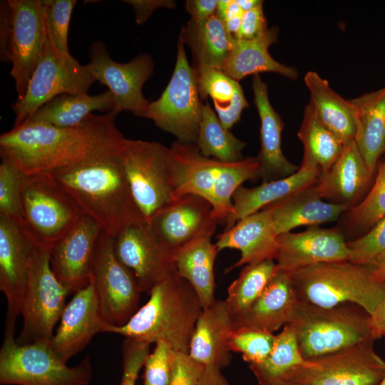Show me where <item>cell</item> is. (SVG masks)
<instances>
[{
    "mask_svg": "<svg viewBox=\"0 0 385 385\" xmlns=\"http://www.w3.org/2000/svg\"><path fill=\"white\" fill-rule=\"evenodd\" d=\"M111 113L89 115L82 123L87 150L81 160L47 172L84 215L115 237L132 223L146 222L138 207L123 165L125 138Z\"/></svg>",
    "mask_w": 385,
    "mask_h": 385,
    "instance_id": "cell-1",
    "label": "cell"
},
{
    "mask_svg": "<svg viewBox=\"0 0 385 385\" xmlns=\"http://www.w3.org/2000/svg\"><path fill=\"white\" fill-rule=\"evenodd\" d=\"M147 302L113 333L149 344L163 342L172 350L188 353L190 339L202 310L192 286L176 272L158 282Z\"/></svg>",
    "mask_w": 385,
    "mask_h": 385,
    "instance_id": "cell-2",
    "label": "cell"
},
{
    "mask_svg": "<svg viewBox=\"0 0 385 385\" xmlns=\"http://www.w3.org/2000/svg\"><path fill=\"white\" fill-rule=\"evenodd\" d=\"M289 324L307 361L374 343L379 338L370 314L351 303L323 308L299 301Z\"/></svg>",
    "mask_w": 385,
    "mask_h": 385,
    "instance_id": "cell-3",
    "label": "cell"
},
{
    "mask_svg": "<svg viewBox=\"0 0 385 385\" xmlns=\"http://www.w3.org/2000/svg\"><path fill=\"white\" fill-rule=\"evenodd\" d=\"M289 274L298 300L317 307L351 303L371 316L385 299V282L377 279L366 265L323 262Z\"/></svg>",
    "mask_w": 385,
    "mask_h": 385,
    "instance_id": "cell-4",
    "label": "cell"
},
{
    "mask_svg": "<svg viewBox=\"0 0 385 385\" xmlns=\"http://www.w3.org/2000/svg\"><path fill=\"white\" fill-rule=\"evenodd\" d=\"M83 124L63 128L28 120L0 136V154L25 175L47 173L83 158L87 150Z\"/></svg>",
    "mask_w": 385,
    "mask_h": 385,
    "instance_id": "cell-5",
    "label": "cell"
},
{
    "mask_svg": "<svg viewBox=\"0 0 385 385\" xmlns=\"http://www.w3.org/2000/svg\"><path fill=\"white\" fill-rule=\"evenodd\" d=\"M15 329H4L0 349L1 385H88L92 366L86 356L78 364L69 366L53 352L51 344H19Z\"/></svg>",
    "mask_w": 385,
    "mask_h": 385,
    "instance_id": "cell-6",
    "label": "cell"
},
{
    "mask_svg": "<svg viewBox=\"0 0 385 385\" xmlns=\"http://www.w3.org/2000/svg\"><path fill=\"white\" fill-rule=\"evenodd\" d=\"M51 250L36 246L30 255L21 302L23 327L16 339L19 344H51L53 329L60 320L69 294L54 274Z\"/></svg>",
    "mask_w": 385,
    "mask_h": 385,
    "instance_id": "cell-7",
    "label": "cell"
},
{
    "mask_svg": "<svg viewBox=\"0 0 385 385\" xmlns=\"http://www.w3.org/2000/svg\"><path fill=\"white\" fill-rule=\"evenodd\" d=\"M20 224L37 246L51 250L84 213L46 173L24 175Z\"/></svg>",
    "mask_w": 385,
    "mask_h": 385,
    "instance_id": "cell-8",
    "label": "cell"
},
{
    "mask_svg": "<svg viewBox=\"0 0 385 385\" xmlns=\"http://www.w3.org/2000/svg\"><path fill=\"white\" fill-rule=\"evenodd\" d=\"M202 105L195 73L179 36L171 78L160 98L150 101L143 118L152 120L157 127L175 136L178 142L195 143Z\"/></svg>",
    "mask_w": 385,
    "mask_h": 385,
    "instance_id": "cell-9",
    "label": "cell"
},
{
    "mask_svg": "<svg viewBox=\"0 0 385 385\" xmlns=\"http://www.w3.org/2000/svg\"><path fill=\"white\" fill-rule=\"evenodd\" d=\"M96 81L86 65L79 63L71 54L61 53L47 34L41 58L24 96L11 106L14 127L30 119L38 108L59 95L88 93Z\"/></svg>",
    "mask_w": 385,
    "mask_h": 385,
    "instance_id": "cell-10",
    "label": "cell"
},
{
    "mask_svg": "<svg viewBox=\"0 0 385 385\" xmlns=\"http://www.w3.org/2000/svg\"><path fill=\"white\" fill-rule=\"evenodd\" d=\"M170 148L142 140H123L120 155L133 198L148 222L174 199L169 170Z\"/></svg>",
    "mask_w": 385,
    "mask_h": 385,
    "instance_id": "cell-11",
    "label": "cell"
},
{
    "mask_svg": "<svg viewBox=\"0 0 385 385\" xmlns=\"http://www.w3.org/2000/svg\"><path fill=\"white\" fill-rule=\"evenodd\" d=\"M91 280L102 314L112 326L124 325L139 309L138 282L115 256L114 237L103 231L96 245Z\"/></svg>",
    "mask_w": 385,
    "mask_h": 385,
    "instance_id": "cell-12",
    "label": "cell"
},
{
    "mask_svg": "<svg viewBox=\"0 0 385 385\" xmlns=\"http://www.w3.org/2000/svg\"><path fill=\"white\" fill-rule=\"evenodd\" d=\"M384 375L385 361L373 343H366L307 361L284 381L299 385H378Z\"/></svg>",
    "mask_w": 385,
    "mask_h": 385,
    "instance_id": "cell-13",
    "label": "cell"
},
{
    "mask_svg": "<svg viewBox=\"0 0 385 385\" xmlns=\"http://www.w3.org/2000/svg\"><path fill=\"white\" fill-rule=\"evenodd\" d=\"M88 55L91 61L86 66L90 73L113 95L115 107L110 113L115 117L127 111L143 118L150 101L144 97L142 88L153 72L152 57L140 54L128 63H120L110 57L106 45L100 41L91 45Z\"/></svg>",
    "mask_w": 385,
    "mask_h": 385,
    "instance_id": "cell-14",
    "label": "cell"
},
{
    "mask_svg": "<svg viewBox=\"0 0 385 385\" xmlns=\"http://www.w3.org/2000/svg\"><path fill=\"white\" fill-rule=\"evenodd\" d=\"M7 1L11 23L7 57L19 101L40 61L47 32L42 0Z\"/></svg>",
    "mask_w": 385,
    "mask_h": 385,
    "instance_id": "cell-15",
    "label": "cell"
},
{
    "mask_svg": "<svg viewBox=\"0 0 385 385\" xmlns=\"http://www.w3.org/2000/svg\"><path fill=\"white\" fill-rule=\"evenodd\" d=\"M205 198L186 194L173 199L148 222L161 243L174 256L188 247L211 239L218 221Z\"/></svg>",
    "mask_w": 385,
    "mask_h": 385,
    "instance_id": "cell-16",
    "label": "cell"
},
{
    "mask_svg": "<svg viewBox=\"0 0 385 385\" xmlns=\"http://www.w3.org/2000/svg\"><path fill=\"white\" fill-rule=\"evenodd\" d=\"M118 260L136 278L141 292L149 293L160 281L175 272V257L147 222L132 223L114 237Z\"/></svg>",
    "mask_w": 385,
    "mask_h": 385,
    "instance_id": "cell-17",
    "label": "cell"
},
{
    "mask_svg": "<svg viewBox=\"0 0 385 385\" xmlns=\"http://www.w3.org/2000/svg\"><path fill=\"white\" fill-rule=\"evenodd\" d=\"M115 327L104 318L93 282L76 292L66 305L51 346L63 362L78 354L101 332L113 333Z\"/></svg>",
    "mask_w": 385,
    "mask_h": 385,
    "instance_id": "cell-18",
    "label": "cell"
},
{
    "mask_svg": "<svg viewBox=\"0 0 385 385\" xmlns=\"http://www.w3.org/2000/svg\"><path fill=\"white\" fill-rule=\"evenodd\" d=\"M102 232L96 220L84 215L51 249V269L69 294H75L90 283L93 254Z\"/></svg>",
    "mask_w": 385,
    "mask_h": 385,
    "instance_id": "cell-19",
    "label": "cell"
},
{
    "mask_svg": "<svg viewBox=\"0 0 385 385\" xmlns=\"http://www.w3.org/2000/svg\"><path fill=\"white\" fill-rule=\"evenodd\" d=\"M36 246L19 221L0 216V290L7 302L5 326L15 327L21 314L29 261Z\"/></svg>",
    "mask_w": 385,
    "mask_h": 385,
    "instance_id": "cell-20",
    "label": "cell"
},
{
    "mask_svg": "<svg viewBox=\"0 0 385 385\" xmlns=\"http://www.w3.org/2000/svg\"><path fill=\"white\" fill-rule=\"evenodd\" d=\"M277 242L278 270L289 273L318 263L349 260L347 242L337 229L309 226L302 232L278 235Z\"/></svg>",
    "mask_w": 385,
    "mask_h": 385,
    "instance_id": "cell-21",
    "label": "cell"
},
{
    "mask_svg": "<svg viewBox=\"0 0 385 385\" xmlns=\"http://www.w3.org/2000/svg\"><path fill=\"white\" fill-rule=\"evenodd\" d=\"M277 237L270 212L263 208L224 230L217 235L215 244L218 252L225 249L240 252V258L227 270L228 272L241 266L267 260H275L278 251Z\"/></svg>",
    "mask_w": 385,
    "mask_h": 385,
    "instance_id": "cell-22",
    "label": "cell"
},
{
    "mask_svg": "<svg viewBox=\"0 0 385 385\" xmlns=\"http://www.w3.org/2000/svg\"><path fill=\"white\" fill-rule=\"evenodd\" d=\"M235 328L225 300H215L202 309L190 339L188 354L203 366L226 368L232 359L229 339Z\"/></svg>",
    "mask_w": 385,
    "mask_h": 385,
    "instance_id": "cell-23",
    "label": "cell"
},
{
    "mask_svg": "<svg viewBox=\"0 0 385 385\" xmlns=\"http://www.w3.org/2000/svg\"><path fill=\"white\" fill-rule=\"evenodd\" d=\"M169 148V170L174 199L193 194L210 202L228 163L202 155L195 143L176 141Z\"/></svg>",
    "mask_w": 385,
    "mask_h": 385,
    "instance_id": "cell-24",
    "label": "cell"
},
{
    "mask_svg": "<svg viewBox=\"0 0 385 385\" xmlns=\"http://www.w3.org/2000/svg\"><path fill=\"white\" fill-rule=\"evenodd\" d=\"M322 170L309 158L303 156L301 165L287 178L262 182L258 186L241 185L232 196V210L227 219L225 230L232 227L243 217L261 210L267 205L293 195L316 184Z\"/></svg>",
    "mask_w": 385,
    "mask_h": 385,
    "instance_id": "cell-25",
    "label": "cell"
},
{
    "mask_svg": "<svg viewBox=\"0 0 385 385\" xmlns=\"http://www.w3.org/2000/svg\"><path fill=\"white\" fill-rule=\"evenodd\" d=\"M252 88L260 119V149L256 156L260 166V178L269 182L290 176L299 167L289 162L282 153L284 123L270 102L267 85L257 74L252 78Z\"/></svg>",
    "mask_w": 385,
    "mask_h": 385,
    "instance_id": "cell-26",
    "label": "cell"
},
{
    "mask_svg": "<svg viewBox=\"0 0 385 385\" xmlns=\"http://www.w3.org/2000/svg\"><path fill=\"white\" fill-rule=\"evenodd\" d=\"M373 175L354 140L329 170L322 172L314 190L320 198L351 208L361 201Z\"/></svg>",
    "mask_w": 385,
    "mask_h": 385,
    "instance_id": "cell-27",
    "label": "cell"
},
{
    "mask_svg": "<svg viewBox=\"0 0 385 385\" xmlns=\"http://www.w3.org/2000/svg\"><path fill=\"white\" fill-rule=\"evenodd\" d=\"M298 302L290 274L278 270L247 312L235 320V326L273 333L289 323Z\"/></svg>",
    "mask_w": 385,
    "mask_h": 385,
    "instance_id": "cell-28",
    "label": "cell"
},
{
    "mask_svg": "<svg viewBox=\"0 0 385 385\" xmlns=\"http://www.w3.org/2000/svg\"><path fill=\"white\" fill-rule=\"evenodd\" d=\"M314 185L264 207L270 212L277 235L299 226L336 221L351 209L347 205L323 201Z\"/></svg>",
    "mask_w": 385,
    "mask_h": 385,
    "instance_id": "cell-29",
    "label": "cell"
},
{
    "mask_svg": "<svg viewBox=\"0 0 385 385\" xmlns=\"http://www.w3.org/2000/svg\"><path fill=\"white\" fill-rule=\"evenodd\" d=\"M279 28L274 26L262 35L250 40L236 39L232 43L229 57L221 71L236 81L249 75L274 72L295 80L297 70L274 59L269 48L278 41Z\"/></svg>",
    "mask_w": 385,
    "mask_h": 385,
    "instance_id": "cell-30",
    "label": "cell"
},
{
    "mask_svg": "<svg viewBox=\"0 0 385 385\" xmlns=\"http://www.w3.org/2000/svg\"><path fill=\"white\" fill-rule=\"evenodd\" d=\"M354 113V141L369 169L374 173L385 153V86L349 100Z\"/></svg>",
    "mask_w": 385,
    "mask_h": 385,
    "instance_id": "cell-31",
    "label": "cell"
},
{
    "mask_svg": "<svg viewBox=\"0 0 385 385\" xmlns=\"http://www.w3.org/2000/svg\"><path fill=\"white\" fill-rule=\"evenodd\" d=\"M193 57L195 74L208 69L222 70L232 48L223 22L215 14L204 21L190 20L180 33Z\"/></svg>",
    "mask_w": 385,
    "mask_h": 385,
    "instance_id": "cell-32",
    "label": "cell"
},
{
    "mask_svg": "<svg viewBox=\"0 0 385 385\" xmlns=\"http://www.w3.org/2000/svg\"><path fill=\"white\" fill-rule=\"evenodd\" d=\"M304 83L310 93L309 104L322 123L344 145L354 140L356 121L353 106L335 92L317 72L309 71Z\"/></svg>",
    "mask_w": 385,
    "mask_h": 385,
    "instance_id": "cell-33",
    "label": "cell"
},
{
    "mask_svg": "<svg viewBox=\"0 0 385 385\" xmlns=\"http://www.w3.org/2000/svg\"><path fill=\"white\" fill-rule=\"evenodd\" d=\"M114 107V97L108 89L96 95L64 93L45 103L29 120L58 128H76L93 111L110 113Z\"/></svg>",
    "mask_w": 385,
    "mask_h": 385,
    "instance_id": "cell-34",
    "label": "cell"
},
{
    "mask_svg": "<svg viewBox=\"0 0 385 385\" xmlns=\"http://www.w3.org/2000/svg\"><path fill=\"white\" fill-rule=\"evenodd\" d=\"M218 252L211 239H205L174 256L175 272L192 286L202 309L208 307L216 300L214 265Z\"/></svg>",
    "mask_w": 385,
    "mask_h": 385,
    "instance_id": "cell-35",
    "label": "cell"
},
{
    "mask_svg": "<svg viewBox=\"0 0 385 385\" xmlns=\"http://www.w3.org/2000/svg\"><path fill=\"white\" fill-rule=\"evenodd\" d=\"M195 75L201 100L208 97L212 100L218 118L230 130L249 106L238 81L218 69H208Z\"/></svg>",
    "mask_w": 385,
    "mask_h": 385,
    "instance_id": "cell-36",
    "label": "cell"
},
{
    "mask_svg": "<svg viewBox=\"0 0 385 385\" xmlns=\"http://www.w3.org/2000/svg\"><path fill=\"white\" fill-rule=\"evenodd\" d=\"M305 360L299 351L293 328L288 324L276 335L270 354L262 362L249 364L260 385H274L285 380L287 375Z\"/></svg>",
    "mask_w": 385,
    "mask_h": 385,
    "instance_id": "cell-37",
    "label": "cell"
},
{
    "mask_svg": "<svg viewBox=\"0 0 385 385\" xmlns=\"http://www.w3.org/2000/svg\"><path fill=\"white\" fill-rule=\"evenodd\" d=\"M195 145L202 155L224 163L242 160V150L246 146L244 141L222 125L207 103L202 105Z\"/></svg>",
    "mask_w": 385,
    "mask_h": 385,
    "instance_id": "cell-38",
    "label": "cell"
},
{
    "mask_svg": "<svg viewBox=\"0 0 385 385\" xmlns=\"http://www.w3.org/2000/svg\"><path fill=\"white\" fill-rule=\"evenodd\" d=\"M297 136L304 146V155L325 172L336 162L344 148V143L316 115L308 103Z\"/></svg>",
    "mask_w": 385,
    "mask_h": 385,
    "instance_id": "cell-39",
    "label": "cell"
},
{
    "mask_svg": "<svg viewBox=\"0 0 385 385\" xmlns=\"http://www.w3.org/2000/svg\"><path fill=\"white\" fill-rule=\"evenodd\" d=\"M278 270L273 260L247 265L229 286L225 299L235 320L244 315Z\"/></svg>",
    "mask_w": 385,
    "mask_h": 385,
    "instance_id": "cell-40",
    "label": "cell"
},
{
    "mask_svg": "<svg viewBox=\"0 0 385 385\" xmlns=\"http://www.w3.org/2000/svg\"><path fill=\"white\" fill-rule=\"evenodd\" d=\"M260 163L256 157L227 163L210 199L212 213L219 224L225 223L232 210V196L242 183L260 178Z\"/></svg>",
    "mask_w": 385,
    "mask_h": 385,
    "instance_id": "cell-41",
    "label": "cell"
},
{
    "mask_svg": "<svg viewBox=\"0 0 385 385\" xmlns=\"http://www.w3.org/2000/svg\"><path fill=\"white\" fill-rule=\"evenodd\" d=\"M345 213L344 226L352 235L364 234L385 217V162L379 167L375 180L365 197Z\"/></svg>",
    "mask_w": 385,
    "mask_h": 385,
    "instance_id": "cell-42",
    "label": "cell"
},
{
    "mask_svg": "<svg viewBox=\"0 0 385 385\" xmlns=\"http://www.w3.org/2000/svg\"><path fill=\"white\" fill-rule=\"evenodd\" d=\"M272 332L248 327H237L232 331L229 347L232 352L242 354L249 364L262 362L270 354L275 344Z\"/></svg>",
    "mask_w": 385,
    "mask_h": 385,
    "instance_id": "cell-43",
    "label": "cell"
},
{
    "mask_svg": "<svg viewBox=\"0 0 385 385\" xmlns=\"http://www.w3.org/2000/svg\"><path fill=\"white\" fill-rule=\"evenodd\" d=\"M0 216L21 222L24 174L6 155L0 154Z\"/></svg>",
    "mask_w": 385,
    "mask_h": 385,
    "instance_id": "cell-44",
    "label": "cell"
},
{
    "mask_svg": "<svg viewBox=\"0 0 385 385\" xmlns=\"http://www.w3.org/2000/svg\"><path fill=\"white\" fill-rule=\"evenodd\" d=\"M47 34L56 48L63 54L70 55L68 33L76 0H42Z\"/></svg>",
    "mask_w": 385,
    "mask_h": 385,
    "instance_id": "cell-45",
    "label": "cell"
},
{
    "mask_svg": "<svg viewBox=\"0 0 385 385\" xmlns=\"http://www.w3.org/2000/svg\"><path fill=\"white\" fill-rule=\"evenodd\" d=\"M351 262L369 265L385 257V217L369 230L347 242Z\"/></svg>",
    "mask_w": 385,
    "mask_h": 385,
    "instance_id": "cell-46",
    "label": "cell"
},
{
    "mask_svg": "<svg viewBox=\"0 0 385 385\" xmlns=\"http://www.w3.org/2000/svg\"><path fill=\"white\" fill-rule=\"evenodd\" d=\"M171 352L163 342L155 343L144 362L143 385H169L171 377Z\"/></svg>",
    "mask_w": 385,
    "mask_h": 385,
    "instance_id": "cell-47",
    "label": "cell"
},
{
    "mask_svg": "<svg viewBox=\"0 0 385 385\" xmlns=\"http://www.w3.org/2000/svg\"><path fill=\"white\" fill-rule=\"evenodd\" d=\"M150 344L125 338L122 345L123 371L120 385H135L139 372L149 354Z\"/></svg>",
    "mask_w": 385,
    "mask_h": 385,
    "instance_id": "cell-48",
    "label": "cell"
},
{
    "mask_svg": "<svg viewBox=\"0 0 385 385\" xmlns=\"http://www.w3.org/2000/svg\"><path fill=\"white\" fill-rule=\"evenodd\" d=\"M204 367L188 353L172 350L169 385H199Z\"/></svg>",
    "mask_w": 385,
    "mask_h": 385,
    "instance_id": "cell-49",
    "label": "cell"
},
{
    "mask_svg": "<svg viewBox=\"0 0 385 385\" xmlns=\"http://www.w3.org/2000/svg\"><path fill=\"white\" fill-rule=\"evenodd\" d=\"M268 29L262 5H261L242 13L238 39L255 38L265 33Z\"/></svg>",
    "mask_w": 385,
    "mask_h": 385,
    "instance_id": "cell-50",
    "label": "cell"
},
{
    "mask_svg": "<svg viewBox=\"0 0 385 385\" xmlns=\"http://www.w3.org/2000/svg\"><path fill=\"white\" fill-rule=\"evenodd\" d=\"M123 2L131 5L135 13V21L142 24L150 17L152 13L160 7L173 8V1L162 0H125Z\"/></svg>",
    "mask_w": 385,
    "mask_h": 385,
    "instance_id": "cell-51",
    "label": "cell"
},
{
    "mask_svg": "<svg viewBox=\"0 0 385 385\" xmlns=\"http://www.w3.org/2000/svg\"><path fill=\"white\" fill-rule=\"evenodd\" d=\"M218 1L188 0L185 1V9L194 21H204L215 14Z\"/></svg>",
    "mask_w": 385,
    "mask_h": 385,
    "instance_id": "cell-52",
    "label": "cell"
},
{
    "mask_svg": "<svg viewBox=\"0 0 385 385\" xmlns=\"http://www.w3.org/2000/svg\"><path fill=\"white\" fill-rule=\"evenodd\" d=\"M11 31L10 14L8 1L0 4V56L4 62H9L7 48Z\"/></svg>",
    "mask_w": 385,
    "mask_h": 385,
    "instance_id": "cell-53",
    "label": "cell"
},
{
    "mask_svg": "<svg viewBox=\"0 0 385 385\" xmlns=\"http://www.w3.org/2000/svg\"><path fill=\"white\" fill-rule=\"evenodd\" d=\"M242 13L236 0H220L218 1L215 15L224 21L230 18L240 16Z\"/></svg>",
    "mask_w": 385,
    "mask_h": 385,
    "instance_id": "cell-54",
    "label": "cell"
},
{
    "mask_svg": "<svg viewBox=\"0 0 385 385\" xmlns=\"http://www.w3.org/2000/svg\"><path fill=\"white\" fill-rule=\"evenodd\" d=\"M199 385H230L222 370L213 366H205Z\"/></svg>",
    "mask_w": 385,
    "mask_h": 385,
    "instance_id": "cell-55",
    "label": "cell"
},
{
    "mask_svg": "<svg viewBox=\"0 0 385 385\" xmlns=\"http://www.w3.org/2000/svg\"><path fill=\"white\" fill-rule=\"evenodd\" d=\"M371 322L377 337L385 338V299L371 315Z\"/></svg>",
    "mask_w": 385,
    "mask_h": 385,
    "instance_id": "cell-56",
    "label": "cell"
},
{
    "mask_svg": "<svg viewBox=\"0 0 385 385\" xmlns=\"http://www.w3.org/2000/svg\"><path fill=\"white\" fill-rule=\"evenodd\" d=\"M366 266L369 267L373 274L377 279L385 282V257Z\"/></svg>",
    "mask_w": 385,
    "mask_h": 385,
    "instance_id": "cell-57",
    "label": "cell"
},
{
    "mask_svg": "<svg viewBox=\"0 0 385 385\" xmlns=\"http://www.w3.org/2000/svg\"><path fill=\"white\" fill-rule=\"evenodd\" d=\"M242 11H247L263 4L260 0H236Z\"/></svg>",
    "mask_w": 385,
    "mask_h": 385,
    "instance_id": "cell-58",
    "label": "cell"
},
{
    "mask_svg": "<svg viewBox=\"0 0 385 385\" xmlns=\"http://www.w3.org/2000/svg\"><path fill=\"white\" fill-rule=\"evenodd\" d=\"M274 385H299L290 381H282Z\"/></svg>",
    "mask_w": 385,
    "mask_h": 385,
    "instance_id": "cell-59",
    "label": "cell"
},
{
    "mask_svg": "<svg viewBox=\"0 0 385 385\" xmlns=\"http://www.w3.org/2000/svg\"><path fill=\"white\" fill-rule=\"evenodd\" d=\"M378 385H385V375Z\"/></svg>",
    "mask_w": 385,
    "mask_h": 385,
    "instance_id": "cell-60",
    "label": "cell"
},
{
    "mask_svg": "<svg viewBox=\"0 0 385 385\" xmlns=\"http://www.w3.org/2000/svg\"><path fill=\"white\" fill-rule=\"evenodd\" d=\"M384 160H385V153H384Z\"/></svg>",
    "mask_w": 385,
    "mask_h": 385,
    "instance_id": "cell-61",
    "label": "cell"
}]
</instances>
